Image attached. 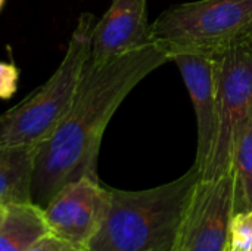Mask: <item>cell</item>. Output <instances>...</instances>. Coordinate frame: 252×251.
Here are the masks:
<instances>
[{
  "label": "cell",
  "mask_w": 252,
  "mask_h": 251,
  "mask_svg": "<svg viewBox=\"0 0 252 251\" xmlns=\"http://www.w3.org/2000/svg\"><path fill=\"white\" fill-rule=\"evenodd\" d=\"M109 188L81 178L63 186L43 209L50 234L84 249L99 231L108 209Z\"/></svg>",
  "instance_id": "52a82bcc"
},
{
  "label": "cell",
  "mask_w": 252,
  "mask_h": 251,
  "mask_svg": "<svg viewBox=\"0 0 252 251\" xmlns=\"http://www.w3.org/2000/svg\"><path fill=\"white\" fill-rule=\"evenodd\" d=\"M168 61L167 50L155 41L103 64L89 58L69 112L38 146L31 182L35 206L44 209L71 182L97 179L99 149L112 115L146 75Z\"/></svg>",
  "instance_id": "6da1fadb"
},
{
  "label": "cell",
  "mask_w": 252,
  "mask_h": 251,
  "mask_svg": "<svg viewBox=\"0 0 252 251\" xmlns=\"http://www.w3.org/2000/svg\"><path fill=\"white\" fill-rule=\"evenodd\" d=\"M3 4H4V0H0V10H1V7H3Z\"/></svg>",
  "instance_id": "ac0fdd59"
},
{
  "label": "cell",
  "mask_w": 252,
  "mask_h": 251,
  "mask_svg": "<svg viewBox=\"0 0 252 251\" xmlns=\"http://www.w3.org/2000/svg\"><path fill=\"white\" fill-rule=\"evenodd\" d=\"M19 70L9 62H0V99H10L18 89Z\"/></svg>",
  "instance_id": "5bb4252c"
},
{
  "label": "cell",
  "mask_w": 252,
  "mask_h": 251,
  "mask_svg": "<svg viewBox=\"0 0 252 251\" xmlns=\"http://www.w3.org/2000/svg\"><path fill=\"white\" fill-rule=\"evenodd\" d=\"M3 213H4V207L0 206V220H1V217H3Z\"/></svg>",
  "instance_id": "e0dca14e"
},
{
  "label": "cell",
  "mask_w": 252,
  "mask_h": 251,
  "mask_svg": "<svg viewBox=\"0 0 252 251\" xmlns=\"http://www.w3.org/2000/svg\"><path fill=\"white\" fill-rule=\"evenodd\" d=\"M40 145H0V206L31 201L34 161Z\"/></svg>",
  "instance_id": "30bf717a"
},
{
  "label": "cell",
  "mask_w": 252,
  "mask_h": 251,
  "mask_svg": "<svg viewBox=\"0 0 252 251\" xmlns=\"http://www.w3.org/2000/svg\"><path fill=\"white\" fill-rule=\"evenodd\" d=\"M233 198L232 170L221 176L199 173L173 251H227Z\"/></svg>",
  "instance_id": "8992f818"
},
{
  "label": "cell",
  "mask_w": 252,
  "mask_h": 251,
  "mask_svg": "<svg viewBox=\"0 0 252 251\" xmlns=\"http://www.w3.org/2000/svg\"><path fill=\"white\" fill-rule=\"evenodd\" d=\"M252 250V210L242 212L232 217L229 226L227 251Z\"/></svg>",
  "instance_id": "4fadbf2b"
},
{
  "label": "cell",
  "mask_w": 252,
  "mask_h": 251,
  "mask_svg": "<svg viewBox=\"0 0 252 251\" xmlns=\"http://www.w3.org/2000/svg\"><path fill=\"white\" fill-rule=\"evenodd\" d=\"M189 90L198 123V149L195 166L202 169L214 149L217 135V78L216 58L195 53H177L171 58Z\"/></svg>",
  "instance_id": "9c48e42d"
},
{
  "label": "cell",
  "mask_w": 252,
  "mask_h": 251,
  "mask_svg": "<svg viewBox=\"0 0 252 251\" xmlns=\"http://www.w3.org/2000/svg\"><path fill=\"white\" fill-rule=\"evenodd\" d=\"M28 251H84V249L62 238H58L53 234H47Z\"/></svg>",
  "instance_id": "9a60e30c"
},
{
  "label": "cell",
  "mask_w": 252,
  "mask_h": 251,
  "mask_svg": "<svg viewBox=\"0 0 252 251\" xmlns=\"http://www.w3.org/2000/svg\"><path fill=\"white\" fill-rule=\"evenodd\" d=\"M50 234L44 212L34 203L4 207L0 220V251H28Z\"/></svg>",
  "instance_id": "8fae6325"
},
{
  "label": "cell",
  "mask_w": 252,
  "mask_h": 251,
  "mask_svg": "<svg viewBox=\"0 0 252 251\" xmlns=\"http://www.w3.org/2000/svg\"><path fill=\"white\" fill-rule=\"evenodd\" d=\"M232 172L235 180L233 216L252 210V115L242 126L233 146Z\"/></svg>",
  "instance_id": "7c38bea8"
},
{
  "label": "cell",
  "mask_w": 252,
  "mask_h": 251,
  "mask_svg": "<svg viewBox=\"0 0 252 251\" xmlns=\"http://www.w3.org/2000/svg\"><path fill=\"white\" fill-rule=\"evenodd\" d=\"M252 28V0H198L164 10L152 24V41L177 53L217 58Z\"/></svg>",
  "instance_id": "277c9868"
},
{
  "label": "cell",
  "mask_w": 252,
  "mask_h": 251,
  "mask_svg": "<svg viewBox=\"0 0 252 251\" xmlns=\"http://www.w3.org/2000/svg\"><path fill=\"white\" fill-rule=\"evenodd\" d=\"M217 135L201 176H221L232 170L235 141L252 115V46L247 37L216 58Z\"/></svg>",
  "instance_id": "5b68a950"
},
{
  "label": "cell",
  "mask_w": 252,
  "mask_h": 251,
  "mask_svg": "<svg viewBox=\"0 0 252 251\" xmlns=\"http://www.w3.org/2000/svg\"><path fill=\"white\" fill-rule=\"evenodd\" d=\"M251 251H252V250H251Z\"/></svg>",
  "instance_id": "d6986e66"
},
{
  "label": "cell",
  "mask_w": 252,
  "mask_h": 251,
  "mask_svg": "<svg viewBox=\"0 0 252 251\" xmlns=\"http://www.w3.org/2000/svg\"><path fill=\"white\" fill-rule=\"evenodd\" d=\"M247 40H248V41L251 43V46H252V28H251V31H250V34L247 36Z\"/></svg>",
  "instance_id": "2e32d148"
},
{
  "label": "cell",
  "mask_w": 252,
  "mask_h": 251,
  "mask_svg": "<svg viewBox=\"0 0 252 251\" xmlns=\"http://www.w3.org/2000/svg\"><path fill=\"white\" fill-rule=\"evenodd\" d=\"M94 16L81 13L53 75L0 115V145H41L69 112L90 58Z\"/></svg>",
  "instance_id": "3957f363"
},
{
  "label": "cell",
  "mask_w": 252,
  "mask_h": 251,
  "mask_svg": "<svg viewBox=\"0 0 252 251\" xmlns=\"http://www.w3.org/2000/svg\"><path fill=\"white\" fill-rule=\"evenodd\" d=\"M199 170L145 191L109 188V209L84 251H173Z\"/></svg>",
  "instance_id": "7a4b0ae2"
},
{
  "label": "cell",
  "mask_w": 252,
  "mask_h": 251,
  "mask_svg": "<svg viewBox=\"0 0 252 251\" xmlns=\"http://www.w3.org/2000/svg\"><path fill=\"white\" fill-rule=\"evenodd\" d=\"M152 43L146 0H112L92 31L90 61L103 64Z\"/></svg>",
  "instance_id": "ba28073f"
}]
</instances>
